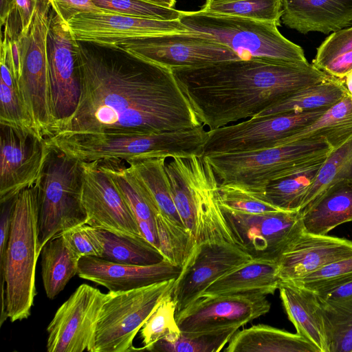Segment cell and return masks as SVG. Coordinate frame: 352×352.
Returning <instances> with one entry per match:
<instances>
[{"label": "cell", "mask_w": 352, "mask_h": 352, "mask_svg": "<svg viewBox=\"0 0 352 352\" xmlns=\"http://www.w3.org/2000/svg\"><path fill=\"white\" fill-rule=\"evenodd\" d=\"M108 294L81 284L56 311L47 331L48 352H93L97 323Z\"/></svg>", "instance_id": "cell-16"}, {"label": "cell", "mask_w": 352, "mask_h": 352, "mask_svg": "<svg viewBox=\"0 0 352 352\" xmlns=\"http://www.w3.org/2000/svg\"><path fill=\"white\" fill-rule=\"evenodd\" d=\"M140 334L144 346L140 350L149 351L159 340L170 342L181 335L176 320V304L172 296V289L146 320L140 329Z\"/></svg>", "instance_id": "cell-37"}, {"label": "cell", "mask_w": 352, "mask_h": 352, "mask_svg": "<svg viewBox=\"0 0 352 352\" xmlns=\"http://www.w3.org/2000/svg\"><path fill=\"white\" fill-rule=\"evenodd\" d=\"M280 280L277 261L251 258L213 282L201 296L244 293L274 294Z\"/></svg>", "instance_id": "cell-27"}, {"label": "cell", "mask_w": 352, "mask_h": 352, "mask_svg": "<svg viewBox=\"0 0 352 352\" xmlns=\"http://www.w3.org/2000/svg\"><path fill=\"white\" fill-rule=\"evenodd\" d=\"M165 160L164 157H150L126 162L160 212L173 222L184 226L172 197Z\"/></svg>", "instance_id": "cell-32"}, {"label": "cell", "mask_w": 352, "mask_h": 352, "mask_svg": "<svg viewBox=\"0 0 352 352\" xmlns=\"http://www.w3.org/2000/svg\"><path fill=\"white\" fill-rule=\"evenodd\" d=\"M37 0H14L16 12L21 23V32L29 26Z\"/></svg>", "instance_id": "cell-50"}, {"label": "cell", "mask_w": 352, "mask_h": 352, "mask_svg": "<svg viewBox=\"0 0 352 352\" xmlns=\"http://www.w3.org/2000/svg\"><path fill=\"white\" fill-rule=\"evenodd\" d=\"M316 294L319 301L323 302L333 303L345 300L352 297V280Z\"/></svg>", "instance_id": "cell-49"}, {"label": "cell", "mask_w": 352, "mask_h": 352, "mask_svg": "<svg viewBox=\"0 0 352 352\" xmlns=\"http://www.w3.org/2000/svg\"><path fill=\"white\" fill-rule=\"evenodd\" d=\"M333 146L326 140H304L263 150L203 155L219 184L264 192L272 182L324 160Z\"/></svg>", "instance_id": "cell-6"}, {"label": "cell", "mask_w": 352, "mask_h": 352, "mask_svg": "<svg viewBox=\"0 0 352 352\" xmlns=\"http://www.w3.org/2000/svg\"><path fill=\"white\" fill-rule=\"evenodd\" d=\"M220 206L247 213H264L283 210L273 205L264 192L248 190L236 185L219 184L216 190Z\"/></svg>", "instance_id": "cell-41"}, {"label": "cell", "mask_w": 352, "mask_h": 352, "mask_svg": "<svg viewBox=\"0 0 352 352\" xmlns=\"http://www.w3.org/2000/svg\"><path fill=\"white\" fill-rule=\"evenodd\" d=\"M352 50V26L331 34L317 48L312 64L322 69L342 54Z\"/></svg>", "instance_id": "cell-43"}, {"label": "cell", "mask_w": 352, "mask_h": 352, "mask_svg": "<svg viewBox=\"0 0 352 352\" xmlns=\"http://www.w3.org/2000/svg\"><path fill=\"white\" fill-rule=\"evenodd\" d=\"M16 10L14 0H1V25H4L10 16Z\"/></svg>", "instance_id": "cell-51"}, {"label": "cell", "mask_w": 352, "mask_h": 352, "mask_svg": "<svg viewBox=\"0 0 352 352\" xmlns=\"http://www.w3.org/2000/svg\"><path fill=\"white\" fill-rule=\"evenodd\" d=\"M349 94L344 79L330 76L324 81L303 88L254 118L290 112L328 109Z\"/></svg>", "instance_id": "cell-31"}, {"label": "cell", "mask_w": 352, "mask_h": 352, "mask_svg": "<svg viewBox=\"0 0 352 352\" xmlns=\"http://www.w3.org/2000/svg\"><path fill=\"white\" fill-rule=\"evenodd\" d=\"M159 249L164 258L182 267L196 241L191 232L158 213L155 217Z\"/></svg>", "instance_id": "cell-36"}, {"label": "cell", "mask_w": 352, "mask_h": 352, "mask_svg": "<svg viewBox=\"0 0 352 352\" xmlns=\"http://www.w3.org/2000/svg\"><path fill=\"white\" fill-rule=\"evenodd\" d=\"M340 181L352 182V136L327 155L307 190L300 210L327 187Z\"/></svg>", "instance_id": "cell-35"}, {"label": "cell", "mask_w": 352, "mask_h": 352, "mask_svg": "<svg viewBox=\"0 0 352 352\" xmlns=\"http://www.w3.org/2000/svg\"><path fill=\"white\" fill-rule=\"evenodd\" d=\"M51 8L50 0H37L31 22L19 37L18 87L27 111L38 128H45L54 121L47 50Z\"/></svg>", "instance_id": "cell-9"}, {"label": "cell", "mask_w": 352, "mask_h": 352, "mask_svg": "<svg viewBox=\"0 0 352 352\" xmlns=\"http://www.w3.org/2000/svg\"><path fill=\"white\" fill-rule=\"evenodd\" d=\"M182 267L164 259L148 265L123 264L102 257L84 256L78 262L80 278L104 286L109 292H125L176 279Z\"/></svg>", "instance_id": "cell-22"}, {"label": "cell", "mask_w": 352, "mask_h": 352, "mask_svg": "<svg viewBox=\"0 0 352 352\" xmlns=\"http://www.w3.org/2000/svg\"><path fill=\"white\" fill-rule=\"evenodd\" d=\"M350 257L351 240L304 230L277 260L278 275L280 281H294L329 263Z\"/></svg>", "instance_id": "cell-21"}, {"label": "cell", "mask_w": 352, "mask_h": 352, "mask_svg": "<svg viewBox=\"0 0 352 352\" xmlns=\"http://www.w3.org/2000/svg\"><path fill=\"white\" fill-rule=\"evenodd\" d=\"M212 14H226L280 24L282 0H239L206 3L200 10Z\"/></svg>", "instance_id": "cell-39"}, {"label": "cell", "mask_w": 352, "mask_h": 352, "mask_svg": "<svg viewBox=\"0 0 352 352\" xmlns=\"http://www.w3.org/2000/svg\"><path fill=\"white\" fill-rule=\"evenodd\" d=\"M166 170L177 210L196 244L218 241L235 245L217 199L219 181L203 155L170 158Z\"/></svg>", "instance_id": "cell-4"}, {"label": "cell", "mask_w": 352, "mask_h": 352, "mask_svg": "<svg viewBox=\"0 0 352 352\" xmlns=\"http://www.w3.org/2000/svg\"><path fill=\"white\" fill-rule=\"evenodd\" d=\"M282 1V22L300 33L327 34L352 26V0Z\"/></svg>", "instance_id": "cell-23"}, {"label": "cell", "mask_w": 352, "mask_h": 352, "mask_svg": "<svg viewBox=\"0 0 352 352\" xmlns=\"http://www.w3.org/2000/svg\"><path fill=\"white\" fill-rule=\"evenodd\" d=\"M113 47L172 70L240 59L209 35L195 32L159 34L129 40Z\"/></svg>", "instance_id": "cell-12"}, {"label": "cell", "mask_w": 352, "mask_h": 352, "mask_svg": "<svg viewBox=\"0 0 352 352\" xmlns=\"http://www.w3.org/2000/svg\"><path fill=\"white\" fill-rule=\"evenodd\" d=\"M352 136V96L349 94L311 124L289 137L283 145L300 141L324 140L333 148Z\"/></svg>", "instance_id": "cell-30"}, {"label": "cell", "mask_w": 352, "mask_h": 352, "mask_svg": "<svg viewBox=\"0 0 352 352\" xmlns=\"http://www.w3.org/2000/svg\"><path fill=\"white\" fill-rule=\"evenodd\" d=\"M220 207L235 245L252 258L277 261L305 230L300 211L247 213Z\"/></svg>", "instance_id": "cell-13"}, {"label": "cell", "mask_w": 352, "mask_h": 352, "mask_svg": "<svg viewBox=\"0 0 352 352\" xmlns=\"http://www.w3.org/2000/svg\"><path fill=\"white\" fill-rule=\"evenodd\" d=\"M47 50L54 118L52 137L74 113L81 93L77 63L78 41L74 37L67 22L52 6Z\"/></svg>", "instance_id": "cell-14"}, {"label": "cell", "mask_w": 352, "mask_h": 352, "mask_svg": "<svg viewBox=\"0 0 352 352\" xmlns=\"http://www.w3.org/2000/svg\"><path fill=\"white\" fill-rule=\"evenodd\" d=\"M351 274H352V257L329 263L303 278L289 283L313 291L326 283Z\"/></svg>", "instance_id": "cell-45"}, {"label": "cell", "mask_w": 352, "mask_h": 352, "mask_svg": "<svg viewBox=\"0 0 352 352\" xmlns=\"http://www.w3.org/2000/svg\"><path fill=\"white\" fill-rule=\"evenodd\" d=\"M225 352H318L299 334L270 325L257 324L237 331Z\"/></svg>", "instance_id": "cell-28"}, {"label": "cell", "mask_w": 352, "mask_h": 352, "mask_svg": "<svg viewBox=\"0 0 352 352\" xmlns=\"http://www.w3.org/2000/svg\"><path fill=\"white\" fill-rule=\"evenodd\" d=\"M62 234L80 257H102L103 245L96 228L85 223L71 228Z\"/></svg>", "instance_id": "cell-44"}, {"label": "cell", "mask_w": 352, "mask_h": 352, "mask_svg": "<svg viewBox=\"0 0 352 352\" xmlns=\"http://www.w3.org/2000/svg\"><path fill=\"white\" fill-rule=\"evenodd\" d=\"M96 229L103 245V258L135 265H153L165 259L162 252L142 236L118 234Z\"/></svg>", "instance_id": "cell-33"}, {"label": "cell", "mask_w": 352, "mask_h": 352, "mask_svg": "<svg viewBox=\"0 0 352 352\" xmlns=\"http://www.w3.org/2000/svg\"><path fill=\"white\" fill-rule=\"evenodd\" d=\"M300 212L305 230L313 234H327L336 227L352 222V182L333 184Z\"/></svg>", "instance_id": "cell-26"}, {"label": "cell", "mask_w": 352, "mask_h": 352, "mask_svg": "<svg viewBox=\"0 0 352 352\" xmlns=\"http://www.w3.org/2000/svg\"><path fill=\"white\" fill-rule=\"evenodd\" d=\"M50 1L52 8H54L61 18L67 22L79 14L105 11L97 7L93 3L92 0Z\"/></svg>", "instance_id": "cell-46"}, {"label": "cell", "mask_w": 352, "mask_h": 352, "mask_svg": "<svg viewBox=\"0 0 352 352\" xmlns=\"http://www.w3.org/2000/svg\"><path fill=\"white\" fill-rule=\"evenodd\" d=\"M175 279L125 292H109L97 323L93 352L134 350L137 333L172 289Z\"/></svg>", "instance_id": "cell-10"}, {"label": "cell", "mask_w": 352, "mask_h": 352, "mask_svg": "<svg viewBox=\"0 0 352 352\" xmlns=\"http://www.w3.org/2000/svg\"><path fill=\"white\" fill-rule=\"evenodd\" d=\"M34 184L16 196L9 238L0 258V278L6 285V310L11 322L30 316L36 295V265L41 254Z\"/></svg>", "instance_id": "cell-5"}, {"label": "cell", "mask_w": 352, "mask_h": 352, "mask_svg": "<svg viewBox=\"0 0 352 352\" xmlns=\"http://www.w3.org/2000/svg\"><path fill=\"white\" fill-rule=\"evenodd\" d=\"M99 8L131 16L163 21L179 20L182 11L144 0H92Z\"/></svg>", "instance_id": "cell-42"}, {"label": "cell", "mask_w": 352, "mask_h": 352, "mask_svg": "<svg viewBox=\"0 0 352 352\" xmlns=\"http://www.w3.org/2000/svg\"><path fill=\"white\" fill-rule=\"evenodd\" d=\"M208 131L189 129L145 135L74 134L45 138L47 143L83 162L203 155Z\"/></svg>", "instance_id": "cell-3"}, {"label": "cell", "mask_w": 352, "mask_h": 352, "mask_svg": "<svg viewBox=\"0 0 352 352\" xmlns=\"http://www.w3.org/2000/svg\"><path fill=\"white\" fill-rule=\"evenodd\" d=\"M261 293L201 296L176 314L181 333L195 334L228 327H241L265 315L271 304Z\"/></svg>", "instance_id": "cell-17"}, {"label": "cell", "mask_w": 352, "mask_h": 352, "mask_svg": "<svg viewBox=\"0 0 352 352\" xmlns=\"http://www.w3.org/2000/svg\"><path fill=\"white\" fill-rule=\"evenodd\" d=\"M232 1H239V0H206V3Z\"/></svg>", "instance_id": "cell-54"}, {"label": "cell", "mask_w": 352, "mask_h": 352, "mask_svg": "<svg viewBox=\"0 0 352 352\" xmlns=\"http://www.w3.org/2000/svg\"><path fill=\"white\" fill-rule=\"evenodd\" d=\"M96 162L110 177L126 200L135 218L141 235L160 250L155 217L160 212L128 164L121 160Z\"/></svg>", "instance_id": "cell-25"}, {"label": "cell", "mask_w": 352, "mask_h": 352, "mask_svg": "<svg viewBox=\"0 0 352 352\" xmlns=\"http://www.w3.org/2000/svg\"><path fill=\"white\" fill-rule=\"evenodd\" d=\"M82 164L87 224L118 234L142 236L131 210L110 177L96 161Z\"/></svg>", "instance_id": "cell-20"}, {"label": "cell", "mask_w": 352, "mask_h": 352, "mask_svg": "<svg viewBox=\"0 0 352 352\" xmlns=\"http://www.w3.org/2000/svg\"><path fill=\"white\" fill-rule=\"evenodd\" d=\"M179 21L190 32L208 34L241 59L305 63L302 48L281 34L278 25L236 16L182 11Z\"/></svg>", "instance_id": "cell-7"}, {"label": "cell", "mask_w": 352, "mask_h": 352, "mask_svg": "<svg viewBox=\"0 0 352 352\" xmlns=\"http://www.w3.org/2000/svg\"><path fill=\"white\" fill-rule=\"evenodd\" d=\"M49 150L35 130L0 124V203L35 184Z\"/></svg>", "instance_id": "cell-15"}, {"label": "cell", "mask_w": 352, "mask_h": 352, "mask_svg": "<svg viewBox=\"0 0 352 352\" xmlns=\"http://www.w3.org/2000/svg\"><path fill=\"white\" fill-rule=\"evenodd\" d=\"M41 276L48 298L54 299L75 275L80 256L63 234L50 239L41 252Z\"/></svg>", "instance_id": "cell-29"}, {"label": "cell", "mask_w": 352, "mask_h": 352, "mask_svg": "<svg viewBox=\"0 0 352 352\" xmlns=\"http://www.w3.org/2000/svg\"><path fill=\"white\" fill-rule=\"evenodd\" d=\"M67 24L76 41L107 47L159 34L190 32L179 20L139 18L107 10L77 14Z\"/></svg>", "instance_id": "cell-19"}, {"label": "cell", "mask_w": 352, "mask_h": 352, "mask_svg": "<svg viewBox=\"0 0 352 352\" xmlns=\"http://www.w3.org/2000/svg\"><path fill=\"white\" fill-rule=\"evenodd\" d=\"M77 63L79 102L53 136L145 135L201 125L172 69L82 41Z\"/></svg>", "instance_id": "cell-1"}, {"label": "cell", "mask_w": 352, "mask_h": 352, "mask_svg": "<svg viewBox=\"0 0 352 352\" xmlns=\"http://www.w3.org/2000/svg\"><path fill=\"white\" fill-rule=\"evenodd\" d=\"M172 71L201 124L209 130L254 118L331 76L308 62L241 58Z\"/></svg>", "instance_id": "cell-2"}, {"label": "cell", "mask_w": 352, "mask_h": 352, "mask_svg": "<svg viewBox=\"0 0 352 352\" xmlns=\"http://www.w3.org/2000/svg\"><path fill=\"white\" fill-rule=\"evenodd\" d=\"M50 145V144H49ZM37 188L38 250L52 237L87 223L82 162L50 145Z\"/></svg>", "instance_id": "cell-8"}, {"label": "cell", "mask_w": 352, "mask_h": 352, "mask_svg": "<svg viewBox=\"0 0 352 352\" xmlns=\"http://www.w3.org/2000/svg\"><path fill=\"white\" fill-rule=\"evenodd\" d=\"M329 76L343 79L352 72V50L342 54L328 64L323 69Z\"/></svg>", "instance_id": "cell-48"}, {"label": "cell", "mask_w": 352, "mask_h": 352, "mask_svg": "<svg viewBox=\"0 0 352 352\" xmlns=\"http://www.w3.org/2000/svg\"><path fill=\"white\" fill-rule=\"evenodd\" d=\"M16 196L1 203L0 258L2 257L4 254L9 238Z\"/></svg>", "instance_id": "cell-47"}, {"label": "cell", "mask_w": 352, "mask_h": 352, "mask_svg": "<svg viewBox=\"0 0 352 352\" xmlns=\"http://www.w3.org/2000/svg\"><path fill=\"white\" fill-rule=\"evenodd\" d=\"M343 79L349 94L352 96V72L347 74Z\"/></svg>", "instance_id": "cell-53"}, {"label": "cell", "mask_w": 352, "mask_h": 352, "mask_svg": "<svg viewBox=\"0 0 352 352\" xmlns=\"http://www.w3.org/2000/svg\"><path fill=\"white\" fill-rule=\"evenodd\" d=\"M278 290L283 305L296 333L318 352H330L327 324L316 293L285 281H280Z\"/></svg>", "instance_id": "cell-24"}, {"label": "cell", "mask_w": 352, "mask_h": 352, "mask_svg": "<svg viewBox=\"0 0 352 352\" xmlns=\"http://www.w3.org/2000/svg\"><path fill=\"white\" fill-rule=\"evenodd\" d=\"M239 327L232 326L214 331L183 334L175 340H159L151 351L163 352H219L230 342Z\"/></svg>", "instance_id": "cell-38"}, {"label": "cell", "mask_w": 352, "mask_h": 352, "mask_svg": "<svg viewBox=\"0 0 352 352\" xmlns=\"http://www.w3.org/2000/svg\"><path fill=\"white\" fill-rule=\"evenodd\" d=\"M319 302L327 324L330 352H352V297L338 302Z\"/></svg>", "instance_id": "cell-40"}, {"label": "cell", "mask_w": 352, "mask_h": 352, "mask_svg": "<svg viewBox=\"0 0 352 352\" xmlns=\"http://www.w3.org/2000/svg\"><path fill=\"white\" fill-rule=\"evenodd\" d=\"M324 160L270 182L264 191L266 198L280 210L300 211L306 192L318 175Z\"/></svg>", "instance_id": "cell-34"}, {"label": "cell", "mask_w": 352, "mask_h": 352, "mask_svg": "<svg viewBox=\"0 0 352 352\" xmlns=\"http://www.w3.org/2000/svg\"><path fill=\"white\" fill-rule=\"evenodd\" d=\"M251 258L228 242L196 244L173 284L172 296L176 314L199 298L217 279Z\"/></svg>", "instance_id": "cell-18"}, {"label": "cell", "mask_w": 352, "mask_h": 352, "mask_svg": "<svg viewBox=\"0 0 352 352\" xmlns=\"http://www.w3.org/2000/svg\"><path fill=\"white\" fill-rule=\"evenodd\" d=\"M326 110L251 118L208 130L203 155L245 153L282 146L289 137L311 124Z\"/></svg>", "instance_id": "cell-11"}, {"label": "cell", "mask_w": 352, "mask_h": 352, "mask_svg": "<svg viewBox=\"0 0 352 352\" xmlns=\"http://www.w3.org/2000/svg\"><path fill=\"white\" fill-rule=\"evenodd\" d=\"M149 3L168 8H175L176 0H144Z\"/></svg>", "instance_id": "cell-52"}]
</instances>
